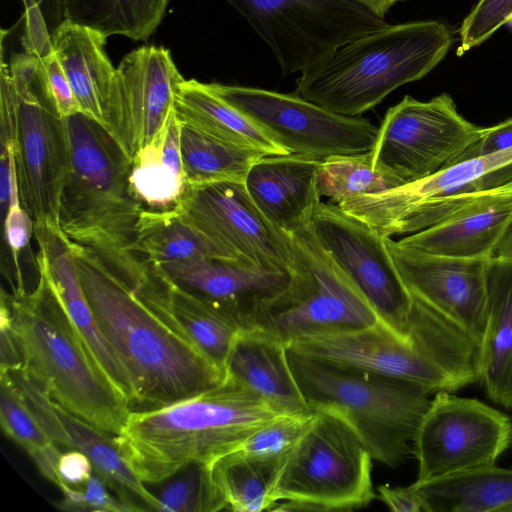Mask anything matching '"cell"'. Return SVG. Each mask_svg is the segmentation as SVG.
I'll list each match as a JSON object with an SVG mask.
<instances>
[{
  "label": "cell",
  "instance_id": "37",
  "mask_svg": "<svg viewBox=\"0 0 512 512\" xmlns=\"http://www.w3.org/2000/svg\"><path fill=\"white\" fill-rule=\"evenodd\" d=\"M403 184L398 178L374 168L371 150L327 157L321 160L318 171L319 193L334 204Z\"/></svg>",
  "mask_w": 512,
  "mask_h": 512
},
{
  "label": "cell",
  "instance_id": "10",
  "mask_svg": "<svg viewBox=\"0 0 512 512\" xmlns=\"http://www.w3.org/2000/svg\"><path fill=\"white\" fill-rule=\"evenodd\" d=\"M271 49L285 75L388 25L356 0H226Z\"/></svg>",
  "mask_w": 512,
  "mask_h": 512
},
{
  "label": "cell",
  "instance_id": "34",
  "mask_svg": "<svg viewBox=\"0 0 512 512\" xmlns=\"http://www.w3.org/2000/svg\"><path fill=\"white\" fill-rule=\"evenodd\" d=\"M279 465L247 457L238 451L212 461V478L227 510L271 511L275 506L271 492Z\"/></svg>",
  "mask_w": 512,
  "mask_h": 512
},
{
  "label": "cell",
  "instance_id": "9",
  "mask_svg": "<svg viewBox=\"0 0 512 512\" xmlns=\"http://www.w3.org/2000/svg\"><path fill=\"white\" fill-rule=\"evenodd\" d=\"M512 181V148L467 158L427 178L339 203L383 237L426 229Z\"/></svg>",
  "mask_w": 512,
  "mask_h": 512
},
{
  "label": "cell",
  "instance_id": "13",
  "mask_svg": "<svg viewBox=\"0 0 512 512\" xmlns=\"http://www.w3.org/2000/svg\"><path fill=\"white\" fill-rule=\"evenodd\" d=\"M512 445V416L477 399L440 391L416 429L415 482L493 465Z\"/></svg>",
  "mask_w": 512,
  "mask_h": 512
},
{
  "label": "cell",
  "instance_id": "21",
  "mask_svg": "<svg viewBox=\"0 0 512 512\" xmlns=\"http://www.w3.org/2000/svg\"><path fill=\"white\" fill-rule=\"evenodd\" d=\"M36 267L56 294L88 352L111 385L133 407L135 390L125 367L104 338L82 288L71 241L59 226H34Z\"/></svg>",
  "mask_w": 512,
  "mask_h": 512
},
{
  "label": "cell",
  "instance_id": "42",
  "mask_svg": "<svg viewBox=\"0 0 512 512\" xmlns=\"http://www.w3.org/2000/svg\"><path fill=\"white\" fill-rule=\"evenodd\" d=\"M2 221L4 238L14 264L16 287H14L13 290L24 291L25 288L19 260L21 253L29 245L34 231V222L20 201L16 167L12 177L9 207Z\"/></svg>",
  "mask_w": 512,
  "mask_h": 512
},
{
  "label": "cell",
  "instance_id": "28",
  "mask_svg": "<svg viewBox=\"0 0 512 512\" xmlns=\"http://www.w3.org/2000/svg\"><path fill=\"white\" fill-rule=\"evenodd\" d=\"M487 298L478 382L494 403L512 409V260H489Z\"/></svg>",
  "mask_w": 512,
  "mask_h": 512
},
{
  "label": "cell",
  "instance_id": "29",
  "mask_svg": "<svg viewBox=\"0 0 512 512\" xmlns=\"http://www.w3.org/2000/svg\"><path fill=\"white\" fill-rule=\"evenodd\" d=\"M180 130L173 111L156 138L129 161L131 191L143 213L177 214L190 190L182 168Z\"/></svg>",
  "mask_w": 512,
  "mask_h": 512
},
{
  "label": "cell",
  "instance_id": "8",
  "mask_svg": "<svg viewBox=\"0 0 512 512\" xmlns=\"http://www.w3.org/2000/svg\"><path fill=\"white\" fill-rule=\"evenodd\" d=\"M288 234L293 253L290 283L247 328L288 346L311 334L380 323L368 301L321 246L311 221Z\"/></svg>",
  "mask_w": 512,
  "mask_h": 512
},
{
  "label": "cell",
  "instance_id": "40",
  "mask_svg": "<svg viewBox=\"0 0 512 512\" xmlns=\"http://www.w3.org/2000/svg\"><path fill=\"white\" fill-rule=\"evenodd\" d=\"M505 25L512 28V0H479L460 26L458 55L481 45Z\"/></svg>",
  "mask_w": 512,
  "mask_h": 512
},
{
  "label": "cell",
  "instance_id": "16",
  "mask_svg": "<svg viewBox=\"0 0 512 512\" xmlns=\"http://www.w3.org/2000/svg\"><path fill=\"white\" fill-rule=\"evenodd\" d=\"M16 93L15 167L20 201L34 226H58L61 197L71 167L64 119L46 96L40 67L33 86Z\"/></svg>",
  "mask_w": 512,
  "mask_h": 512
},
{
  "label": "cell",
  "instance_id": "41",
  "mask_svg": "<svg viewBox=\"0 0 512 512\" xmlns=\"http://www.w3.org/2000/svg\"><path fill=\"white\" fill-rule=\"evenodd\" d=\"M83 490L68 485L62 490L64 498L58 507L65 511L133 512L142 511L131 501L110 494L108 484L97 473H93Z\"/></svg>",
  "mask_w": 512,
  "mask_h": 512
},
{
  "label": "cell",
  "instance_id": "26",
  "mask_svg": "<svg viewBox=\"0 0 512 512\" xmlns=\"http://www.w3.org/2000/svg\"><path fill=\"white\" fill-rule=\"evenodd\" d=\"M50 36L82 114L106 131L118 90L117 68L104 50L107 37L69 22L58 25Z\"/></svg>",
  "mask_w": 512,
  "mask_h": 512
},
{
  "label": "cell",
  "instance_id": "6",
  "mask_svg": "<svg viewBox=\"0 0 512 512\" xmlns=\"http://www.w3.org/2000/svg\"><path fill=\"white\" fill-rule=\"evenodd\" d=\"M288 358L308 407L344 421L374 460L396 468L412 455L416 429L431 401L429 391L290 350Z\"/></svg>",
  "mask_w": 512,
  "mask_h": 512
},
{
  "label": "cell",
  "instance_id": "45",
  "mask_svg": "<svg viewBox=\"0 0 512 512\" xmlns=\"http://www.w3.org/2000/svg\"><path fill=\"white\" fill-rule=\"evenodd\" d=\"M91 460L83 452L71 449L61 453L57 462V472L67 485L78 486L85 484L93 474Z\"/></svg>",
  "mask_w": 512,
  "mask_h": 512
},
{
  "label": "cell",
  "instance_id": "12",
  "mask_svg": "<svg viewBox=\"0 0 512 512\" xmlns=\"http://www.w3.org/2000/svg\"><path fill=\"white\" fill-rule=\"evenodd\" d=\"M211 85L289 154L322 160L335 155L364 153L376 143L379 127L370 120L334 113L296 92Z\"/></svg>",
  "mask_w": 512,
  "mask_h": 512
},
{
  "label": "cell",
  "instance_id": "44",
  "mask_svg": "<svg viewBox=\"0 0 512 512\" xmlns=\"http://www.w3.org/2000/svg\"><path fill=\"white\" fill-rule=\"evenodd\" d=\"M378 498L394 512H426L424 502L411 484L407 487H392L382 484L377 487Z\"/></svg>",
  "mask_w": 512,
  "mask_h": 512
},
{
  "label": "cell",
  "instance_id": "49",
  "mask_svg": "<svg viewBox=\"0 0 512 512\" xmlns=\"http://www.w3.org/2000/svg\"><path fill=\"white\" fill-rule=\"evenodd\" d=\"M500 188H503V189H512V181H511L510 183H508V184H506V185H504V186L500 187Z\"/></svg>",
  "mask_w": 512,
  "mask_h": 512
},
{
  "label": "cell",
  "instance_id": "46",
  "mask_svg": "<svg viewBox=\"0 0 512 512\" xmlns=\"http://www.w3.org/2000/svg\"><path fill=\"white\" fill-rule=\"evenodd\" d=\"M512 148V118L487 127L468 158L486 155ZM467 159V158H466Z\"/></svg>",
  "mask_w": 512,
  "mask_h": 512
},
{
  "label": "cell",
  "instance_id": "11",
  "mask_svg": "<svg viewBox=\"0 0 512 512\" xmlns=\"http://www.w3.org/2000/svg\"><path fill=\"white\" fill-rule=\"evenodd\" d=\"M484 129L465 119L447 93L429 101L406 95L379 127L374 168L404 184L427 178L468 158Z\"/></svg>",
  "mask_w": 512,
  "mask_h": 512
},
{
  "label": "cell",
  "instance_id": "19",
  "mask_svg": "<svg viewBox=\"0 0 512 512\" xmlns=\"http://www.w3.org/2000/svg\"><path fill=\"white\" fill-rule=\"evenodd\" d=\"M395 267L410 294L468 335L479 347L487 318L489 260L417 252L385 237Z\"/></svg>",
  "mask_w": 512,
  "mask_h": 512
},
{
  "label": "cell",
  "instance_id": "14",
  "mask_svg": "<svg viewBox=\"0 0 512 512\" xmlns=\"http://www.w3.org/2000/svg\"><path fill=\"white\" fill-rule=\"evenodd\" d=\"M177 215L221 259L263 271L291 273L293 253L289 234L260 211L243 182L190 188Z\"/></svg>",
  "mask_w": 512,
  "mask_h": 512
},
{
  "label": "cell",
  "instance_id": "15",
  "mask_svg": "<svg viewBox=\"0 0 512 512\" xmlns=\"http://www.w3.org/2000/svg\"><path fill=\"white\" fill-rule=\"evenodd\" d=\"M311 225L321 246L368 301L384 328L413 344V296L395 267L385 237L331 202L319 203Z\"/></svg>",
  "mask_w": 512,
  "mask_h": 512
},
{
  "label": "cell",
  "instance_id": "23",
  "mask_svg": "<svg viewBox=\"0 0 512 512\" xmlns=\"http://www.w3.org/2000/svg\"><path fill=\"white\" fill-rule=\"evenodd\" d=\"M512 225V189L497 188L446 219L397 242L408 249L453 258L490 260Z\"/></svg>",
  "mask_w": 512,
  "mask_h": 512
},
{
  "label": "cell",
  "instance_id": "24",
  "mask_svg": "<svg viewBox=\"0 0 512 512\" xmlns=\"http://www.w3.org/2000/svg\"><path fill=\"white\" fill-rule=\"evenodd\" d=\"M321 159L297 155H264L249 169L244 185L260 211L280 230L291 233L312 220L321 202Z\"/></svg>",
  "mask_w": 512,
  "mask_h": 512
},
{
  "label": "cell",
  "instance_id": "43",
  "mask_svg": "<svg viewBox=\"0 0 512 512\" xmlns=\"http://www.w3.org/2000/svg\"><path fill=\"white\" fill-rule=\"evenodd\" d=\"M35 53L39 57L45 93L58 116L65 119L82 113L64 69L53 52L52 44Z\"/></svg>",
  "mask_w": 512,
  "mask_h": 512
},
{
  "label": "cell",
  "instance_id": "7",
  "mask_svg": "<svg viewBox=\"0 0 512 512\" xmlns=\"http://www.w3.org/2000/svg\"><path fill=\"white\" fill-rule=\"evenodd\" d=\"M372 460L344 421L315 411L276 471L271 511H351L367 506L376 497Z\"/></svg>",
  "mask_w": 512,
  "mask_h": 512
},
{
  "label": "cell",
  "instance_id": "18",
  "mask_svg": "<svg viewBox=\"0 0 512 512\" xmlns=\"http://www.w3.org/2000/svg\"><path fill=\"white\" fill-rule=\"evenodd\" d=\"M116 103L106 132L130 161L160 133L184 79L164 47L142 46L117 67Z\"/></svg>",
  "mask_w": 512,
  "mask_h": 512
},
{
  "label": "cell",
  "instance_id": "3",
  "mask_svg": "<svg viewBox=\"0 0 512 512\" xmlns=\"http://www.w3.org/2000/svg\"><path fill=\"white\" fill-rule=\"evenodd\" d=\"M64 124L71 167L58 226L138 291L149 278V266L135 252L143 209L131 191L129 160L84 114L65 118Z\"/></svg>",
  "mask_w": 512,
  "mask_h": 512
},
{
  "label": "cell",
  "instance_id": "27",
  "mask_svg": "<svg viewBox=\"0 0 512 512\" xmlns=\"http://www.w3.org/2000/svg\"><path fill=\"white\" fill-rule=\"evenodd\" d=\"M225 374L281 414L312 412L291 369L287 346L262 331H239L226 361Z\"/></svg>",
  "mask_w": 512,
  "mask_h": 512
},
{
  "label": "cell",
  "instance_id": "39",
  "mask_svg": "<svg viewBox=\"0 0 512 512\" xmlns=\"http://www.w3.org/2000/svg\"><path fill=\"white\" fill-rule=\"evenodd\" d=\"M315 411L281 414L249 436L236 450L257 460L281 463L311 424Z\"/></svg>",
  "mask_w": 512,
  "mask_h": 512
},
{
  "label": "cell",
  "instance_id": "36",
  "mask_svg": "<svg viewBox=\"0 0 512 512\" xmlns=\"http://www.w3.org/2000/svg\"><path fill=\"white\" fill-rule=\"evenodd\" d=\"M0 423L4 433L34 460L40 473L62 491L68 485L57 472L61 455L39 424L9 372H0Z\"/></svg>",
  "mask_w": 512,
  "mask_h": 512
},
{
  "label": "cell",
  "instance_id": "30",
  "mask_svg": "<svg viewBox=\"0 0 512 512\" xmlns=\"http://www.w3.org/2000/svg\"><path fill=\"white\" fill-rule=\"evenodd\" d=\"M178 121L191 129L265 155L289 154L245 114L212 87L196 79H183L175 96Z\"/></svg>",
  "mask_w": 512,
  "mask_h": 512
},
{
  "label": "cell",
  "instance_id": "1",
  "mask_svg": "<svg viewBox=\"0 0 512 512\" xmlns=\"http://www.w3.org/2000/svg\"><path fill=\"white\" fill-rule=\"evenodd\" d=\"M71 244L94 318L131 378L134 405L165 406L226 379L224 371L185 333L147 306L94 252Z\"/></svg>",
  "mask_w": 512,
  "mask_h": 512
},
{
  "label": "cell",
  "instance_id": "35",
  "mask_svg": "<svg viewBox=\"0 0 512 512\" xmlns=\"http://www.w3.org/2000/svg\"><path fill=\"white\" fill-rule=\"evenodd\" d=\"M135 252L148 266L160 268L201 258L221 259L177 214L142 213Z\"/></svg>",
  "mask_w": 512,
  "mask_h": 512
},
{
  "label": "cell",
  "instance_id": "22",
  "mask_svg": "<svg viewBox=\"0 0 512 512\" xmlns=\"http://www.w3.org/2000/svg\"><path fill=\"white\" fill-rule=\"evenodd\" d=\"M156 268L177 285L221 306L242 329L247 328L258 312L285 290L291 280V273L263 271L217 258Z\"/></svg>",
  "mask_w": 512,
  "mask_h": 512
},
{
  "label": "cell",
  "instance_id": "4",
  "mask_svg": "<svg viewBox=\"0 0 512 512\" xmlns=\"http://www.w3.org/2000/svg\"><path fill=\"white\" fill-rule=\"evenodd\" d=\"M21 367L53 400L98 429L118 435L132 410L88 352L47 280L32 291L1 292Z\"/></svg>",
  "mask_w": 512,
  "mask_h": 512
},
{
  "label": "cell",
  "instance_id": "31",
  "mask_svg": "<svg viewBox=\"0 0 512 512\" xmlns=\"http://www.w3.org/2000/svg\"><path fill=\"white\" fill-rule=\"evenodd\" d=\"M53 29L69 22L106 37L149 38L161 23L169 0H37Z\"/></svg>",
  "mask_w": 512,
  "mask_h": 512
},
{
  "label": "cell",
  "instance_id": "17",
  "mask_svg": "<svg viewBox=\"0 0 512 512\" xmlns=\"http://www.w3.org/2000/svg\"><path fill=\"white\" fill-rule=\"evenodd\" d=\"M288 350L336 365L399 379L430 393L453 392L467 381L414 344L401 341L381 323L298 338Z\"/></svg>",
  "mask_w": 512,
  "mask_h": 512
},
{
  "label": "cell",
  "instance_id": "47",
  "mask_svg": "<svg viewBox=\"0 0 512 512\" xmlns=\"http://www.w3.org/2000/svg\"><path fill=\"white\" fill-rule=\"evenodd\" d=\"M493 258L512 260V225L498 245Z\"/></svg>",
  "mask_w": 512,
  "mask_h": 512
},
{
  "label": "cell",
  "instance_id": "25",
  "mask_svg": "<svg viewBox=\"0 0 512 512\" xmlns=\"http://www.w3.org/2000/svg\"><path fill=\"white\" fill-rule=\"evenodd\" d=\"M136 293L154 312L185 333L225 373L230 349L242 329L232 315L215 302L177 285L150 265L149 278Z\"/></svg>",
  "mask_w": 512,
  "mask_h": 512
},
{
  "label": "cell",
  "instance_id": "38",
  "mask_svg": "<svg viewBox=\"0 0 512 512\" xmlns=\"http://www.w3.org/2000/svg\"><path fill=\"white\" fill-rule=\"evenodd\" d=\"M156 495L162 512L227 510L211 474V462H195L164 481Z\"/></svg>",
  "mask_w": 512,
  "mask_h": 512
},
{
  "label": "cell",
  "instance_id": "32",
  "mask_svg": "<svg viewBox=\"0 0 512 512\" xmlns=\"http://www.w3.org/2000/svg\"><path fill=\"white\" fill-rule=\"evenodd\" d=\"M412 485L426 512H512V469L496 464Z\"/></svg>",
  "mask_w": 512,
  "mask_h": 512
},
{
  "label": "cell",
  "instance_id": "5",
  "mask_svg": "<svg viewBox=\"0 0 512 512\" xmlns=\"http://www.w3.org/2000/svg\"><path fill=\"white\" fill-rule=\"evenodd\" d=\"M453 43V29L439 20L388 24L304 70L296 93L334 113L360 116L398 87L426 76Z\"/></svg>",
  "mask_w": 512,
  "mask_h": 512
},
{
  "label": "cell",
  "instance_id": "33",
  "mask_svg": "<svg viewBox=\"0 0 512 512\" xmlns=\"http://www.w3.org/2000/svg\"><path fill=\"white\" fill-rule=\"evenodd\" d=\"M180 152L183 173L190 188L219 182L244 183L250 167L265 155L224 142L182 124Z\"/></svg>",
  "mask_w": 512,
  "mask_h": 512
},
{
  "label": "cell",
  "instance_id": "48",
  "mask_svg": "<svg viewBox=\"0 0 512 512\" xmlns=\"http://www.w3.org/2000/svg\"><path fill=\"white\" fill-rule=\"evenodd\" d=\"M363 5L369 7L376 13L381 16H385V14L390 10V8L395 5L400 0H356Z\"/></svg>",
  "mask_w": 512,
  "mask_h": 512
},
{
  "label": "cell",
  "instance_id": "50",
  "mask_svg": "<svg viewBox=\"0 0 512 512\" xmlns=\"http://www.w3.org/2000/svg\"><path fill=\"white\" fill-rule=\"evenodd\" d=\"M400 1H407V0H400Z\"/></svg>",
  "mask_w": 512,
  "mask_h": 512
},
{
  "label": "cell",
  "instance_id": "2",
  "mask_svg": "<svg viewBox=\"0 0 512 512\" xmlns=\"http://www.w3.org/2000/svg\"><path fill=\"white\" fill-rule=\"evenodd\" d=\"M279 415L262 398L226 378L178 402L131 410L114 440L139 480L158 484L191 463L212 462L236 450Z\"/></svg>",
  "mask_w": 512,
  "mask_h": 512
},
{
  "label": "cell",
  "instance_id": "20",
  "mask_svg": "<svg viewBox=\"0 0 512 512\" xmlns=\"http://www.w3.org/2000/svg\"><path fill=\"white\" fill-rule=\"evenodd\" d=\"M7 372L10 373L39 424L56 445L79 450L87 455L93 464L94 472L121 498L130 501L128 495L133 494L151 509L159 511L158 498L129 468L113 435L63 408L21 367Z\"/></svg>",
  "mask_w": 512,
  "mask_h": 512
}]
</instances>
